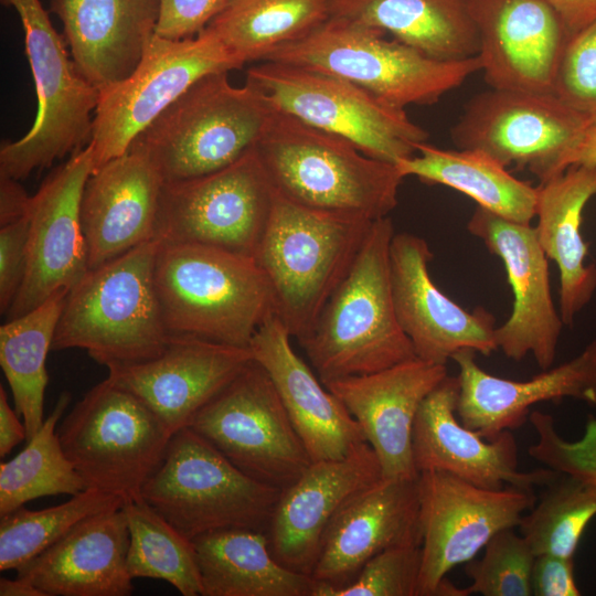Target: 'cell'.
<instances>
[{
  "label": "cell",
  "mask_w": 596,
  "mask_h": 596,
  "mask_svg": "<svg viewBox=\"0 0 596 596\" xmlns=\"http://www.w3.org/2000/svg\"><path fill=\"white\" fill-rule=\"evenodd\" d=\"M94 170L87 145L72 153L31 196L28 267L7 320L70 290L89 270L79 207L84 185Z\"/></svg>",
  "instance_id": "obj_18"
},
{
  "label": "cell",
  "mask_w": 596,
  "mask_h": 596,
  "mask_svg": "<svg viewBox=\"0 0 596 596\" xmlns=\"http://www.w3.org/2000/svg\"><path fill=\"white\" fill-rule=\"evenodd\" d=\"M535 555L521 534L509 528L494 534L480 560L466 563L467 590L483 596H531Z\"/></svg>",
  "instance_id": "obj_41"
},
{
  "label": "cell",
  "mask_w": 596,
  "mask_h": 596,
  "mask_svg": "<svg viewBox=\"0 0 596 596\" xmlns=\"http://www.w3.org/2000/svg\"><path fill=\"white\" fill-rule=\"evenodd\" d=\"M373 222L308 209L275 191L254 258L270 285L276 317L298 342L315 328Z\"/></svg>",
  "instance_id": "obj_5"
},
{
  "label": "cell",
  "mask_w": 596,
  "mask_h": 596,
  "mask_svg": "<svg viewBox=\"0 0 596 596\" xmlns=\"http://www.w3.org/2000/svg\"><path fill=\"white\" fill-rule=\"evenodd\" d=\"M125 499L87 488L61 504L42 510L24 505L1 517L0 570H18L49 549L83 520L118 509Z\"/></svg>",
  "instance_id": "obj_39"
},
{
  "label": "cell",
  "mask_w": 596,
  "mask_h": 596,
  "mask_svg": "<svg viewBox=\"0 0 596 596\" xmlns=\"http://www.w3.org/2000/svg\"><path fill=\"white\" fill-rule=\"evenodd\" d=\"M163 183L150 160L135 150L91 173L79 207L89 269L155 240Z\"/></svg>",
  "instance_id": "obj_27"
},
{
  "label": "cell",
  "mask_w": 596,
  "mask_h": 596,
  "mask_svg": "<svg viewBox=\"0 0 596 596\" xmlns=\"http://www.w3.org/2000/svg\"><path fill=\"white\" fill-rule=\"evenodd\" d=\"M129 528L127 567L134 578L162 579L183 596H202L192 540L141 498L125 500Z\"/></svg>",
  "instance_id": "obj_38"
},
{
  "label": "cell",
  "mask_w": 596,
  "mask_h": 596,
  "mask_svg": "<svg viewBox=\"0 0 596 596\" xmlns=\"http://www.w3.org/2000/svg\"><path fill=\"white\" fill-rule=\"evenodd\" d=\"M385 32L329 17L306 36L273 51L276 61L343 77L389 104L432 105L481 71L480 57L437 60Z\"/></svg>",
  "instance_id": "obj_7"
},
{
  "label": "cell",
  "mask_w": 596,
  "mask_h": 596,
  "mask_svg": "<svg viewBox=\"0 0 596 596\" xmlns=\"http://www.w3.org/2000/svg\"><path fill=\"white\" fill-rule=\"evenodd\" d=\"M153 281L171 336L248 348L258 328L276 316L270 285L254 257L159 243Z\"/></svg>",
  "instance_id": "obj_3"
},
{
  "label": "cell",
  "mask_w": 596,
  "mask_h": 596,
  "mask_svg": "<svg viewBox=\"0 0 596 596\" xmlns=\"http://www.w3.org/2000/svg\"><path fill=\"white\" fill-rule=\"evenodd\" d=\"M128 547L121 507L83 520L17 573L45 596H128Z\"/></svg>",
  "instance_id": "obj_29"
},
{
  "label": "cell",
  "mask_w": 596,
  "mask_h": 596,
  "mask_svg": "<svg viewBox=\"0 0 596 596\" xmlns=\"http://www.w3.org/2000/svg\"><path fill=\"white\" fill-rule=\"evenodd\" d=\"M21 21L38 111L31 129L0 149V175L17 180L87 146L99 89L76 68L40 0H1Z\"/></svg>",
  "instance_id": "obj_9"
},
{
  "label": "cell",
  "mask_w": 596,
  "mask_h": 596,
  "mask_svg": "<svg viewBox=\"0 0 596 596\" xmlns=\"http://www.w3.org/2000/svg\"><path fill=\"white\" fill-rule=\"evenodd\" d=\"M78 72L99 91L129 76L156 34L160 0H51Z\"/></svg>",
  "instance_id": "obj_30"
},
{
  "label": "cell",
  "mask_w": 596,
  "mask_h": 596,
  "mask_svg": "<svg viewBox=\"0 0 596 596\" xmlns=\"http://www.w3.org/2000/svg\"><path fill=\"white\" fill-rule=\"evenodd\" d=\"M290 339L273 316L258 328L248 348L270 376L311 460L341 459L366 441L362 428L296 353Z\"/></svg>",
  "instance_id": "obj_28"
},
{
  "label": "cell",
  "mask_w": 596,
  "mask_h": 596,
  "mask_svg": "<svg viewBox=\"0 0 596 596\" xmlns=\"http://www.w3.org/2000/svg\"><path fill=\"white\" fill-rule=\"evenodd\" d=\"M246 84L260 91L272 106L300 121L355 145L369 157L395 163L414 156L428 132L405 108L324 72L260 61L246 71Z\"/></svg>",
  "instance_id": "obj_10"
},
{
  "label": "cell",
  "mask_w": 596,
  "mask_h": 596,
  "mask_svg": "<svg viewBox=\"0 0 596 596\" xmlns=\"http://www.w3.org/2000/svg\"><path fill=\"white\" fill-rule=\"evenodd\" d=\"M7 397L3 386H0V457L7 456L18 444L26 440L24 423L19 421Z\"/></svg>",
  "instance_id": "obj_49"
},
{
  "label": "cell",
  "mask_w": 596,
  "mask_h": 596,
  "mask_svg": "<svg viewBox=\"0 0 596 596\" xmlns=\"http://www.w3.org/2000/svg\"><path fill=\"white\" fill-rule=\"evenodd\" d=\"M394 234L389 216L372 223L315 328L299 341L323 384L416 358L393 302L390 248Z\"/></svg>",
  "instance_id": "obj_2"
},
{
  "label": "cell",
  "mask_w": 596,
  "mask_h": 596,
  "mask_svg": "<svg viewBox=\"0 0 596 596\" xmlns=\"http://www.w3.org/2000/svg\"><path fill=\"white\" fill-rule=\"evenodd\" d=\"M538 241L560 272V315L572 327L596 291V265H586L581 228L587 202L596 195V167L572 166L536 188Z\"/></svg>",
  "instance_id": "obj_31"
},
{
  "label": "cell",
  "mask_w": 596,
  "mask_h": 596,
  "mask_svg": "<svg viewBox=\"0 0 596 596\" xmlns=\"http://www.w3.org/2000/svg\"><path fill=\"white\" fill-rule=\"evenodd\" d=\"M595 120L554 93L491 87L467 102L450 136L458 149L481 150L543 183L567 169L568 155Z\"/></svg>",
  "instance_id": "obj_13"
},
{
  "label": "cell",
  "mask_w": 596,
  "mask_h": 596,
  "mask_svg": "<svg viewBox=\"0 0 596 596\" xmlns=\"http://www.w3.org/2000/svg\"><path fill=\"white\" fill-rule=\"evenodd\" d=\"M255 149L275 191L301 206L376 221L397 205L394 163L279 110Z\"/></svg>",
  "instance_id": "obj_1"
},
{
  "label": "cell",
  "mask_w": 596,
  "mask_h": 596,
  "mask_svg": "<svg viewBox=\"0 0 596 596\" xmlns=\"http://www.w3.org/2000/svg\"><path fill=\"white\" fill-rule=\"evenodd\" d=\"M528 419L538 439L529 455L546 468L574 477L596 488V418L589 416L584 436L577 441H566L556 432L550 414L533 411Z\"/></svg>",
  "instance_id": "obj_43"
},
{
  "label": "cell",
  "mask_w": 596,
  "mask_h": 596,
  "mask_svg": "<svg viewBox=\"0 0 596 596\" xmlns=\"http://www.w3.org/2000/svg\"><path fill=\"white\" fill-rule=\"evenodd\" d=\"M202 596H312L315 579L273 555L266 532L228 529L192 540Z\"/></svg>",
  "instance_id": "obj_33"
},
{
  "label": "cell",
  "mask_w": 596,
  "mask_h": 596,
  "mask_svg": "<svg viewBox=\"0 0 596 596\" xmlns=\"http://www.w3.org/2000/svg\"><path fill=\"white\" fill-rule=\"evenodd\" d=\"M252 360L249 348L172 336L160 355L109 369L108 377L139 397L175 433L188 427Z\"/></svg>",
  "instance_id": "obj_23"
},
{
  "label": "cell",
  "mask_w": 596,
  "mask_h": 596,
  "mask_svg": "<svg viewBox=\"0 0 596 596\" xmlns=\"http://www.w3.org/2000/svg\"><path fill=\"white\" fill-rule=\"evenodd\" d=\"M0 596H45L29 581L17 576L15 579L0 578Z\"/></svg>",
  "instance_id": "obj_52"
},
{
  "label": "cell",
  "mask_w": 596,
  "mask_h": 596,
  "mask_svg": "<svg viewBox=\"0 0 596 596\" xmlns=\"http://www.w3.org/2000/svg\"><path fill=\"white\" fill-rule=\"evenodd\" d=\"M421 566V545L394 546L371 557L347 584L315 581L312 596H417Z\"/></svg>",
  "instance_id": "obj_42"
},
{
  "label": "cell",
  "mask_w": 596,
  "mask_h": 596,
  "mask_svg": "<svg viewBox=\"0 0 596 596\" xmlns=\"http://www.w3.org/2000/svg\"><path fill=\"white\" fill-rule=\"evenodd\" d=\"M432 258L423 237L394 234L390 248L393 302L416 358L446 365L460 350L483 355L498 350L493 315L482 307L467 311L446 296L429 275Z\"/></svg>",
  "instance_id": "obj_19"
},
{
  "label": "cell",
  "mask_w": 596,
  "mask_h": 596,
  "mask_svg": "<svg viewBox=\"0 0 596 596\" xmlns=\"http://www.w3.org/2000/svg\"><path fill=\"white\" fill-rule=\"evenodd\" d=\"M560 14L570 36L596 20V0H547Z\"/></svg>",
  "instance_id": "obj_50"
},
{
  "label": "cell",
  "mask_w": 596,
  "mask_h": 596,
  "mask_svg": "<svg viewBox=\"0 0 596 596\" xmlns=\"http://www.w3.org/2000/svg\"><path fill=\"white\" fill-rule=\"evenodd\" d=\"M532 595L578 596L574 574V558L555 555H538L531 574Z\"/></svg>",
  "instance_id": "obj_47"
},
{
  "label": "cell",
  "mask_w": 596,
  "mask_h": 596,
  "mask_svg": "<svg viewBox=\"0 0 596 596\" xmlns=\"http://www.w3.org/2000/svg\"><path fill=\"white\" fill-rule=\"evenodd\" d=\"M553 93L567 106L596 119V20L568 38Z\"/></svg>",
  "instance_id": "obj_44"
},
{
  "label": "cell",
  "mask_w": 596,
  "mask_h": 596,
  "mask_svg": "<svg viewBox=\"0 0 596 596\" xmlns=\"http://www.w3.org/2000/svg\"><path fill=\"white\" fill-rule=\"evenodd\" d=\"M472 350L451 358L459 369L456 414L468 428L488 440L524 424L536 403L565 397L596 407V339L575 358L526 381L492 375L476 362Z\"/></svg>",
  "instance_id": "obj_26"
},
{
  "label": "cell",
  "mask_w": 596,
  "mask_h": 596,
  "mask_svg": "<svg viewBox=\"0 0 596 596\" xmlns=\"http://www.w3.org/2000/svg\"><path fill=\"white\" fill-rule=\"evenodd\" d=\"M253 479L280 490L312 462L266 370L252 360L189 426Z\"/></svg>",
  "instance_id": "obj_14"
},
{
  "label": "cell",
  "mask_w": 596,
  "mask_h": 596,
  "mask_svg": "<svg viewBox=\"0 0 596 596\" xmlns=\"http://www.w3.org/2000/svg\"><path fill=\"white\" fill-rule=\"evenodd\" d=\"M231 0H160L156 34L183 40L201 33Z\"/></svg>",
  "instance_id": "obj_46"
},
{
  "label": "cell",
  "mask_w": 596,
  "mask_h": 596,
  "mask_svg": "<svg viewBox=\"0 0 596 596\" xmlns=\"http://www.w3.org/2000/svg\"><path fill=\"white\" fill-rule=\"evenodd\" d=\"M394 164L403 178L451 188L507 220L531 224L535 217L536 188L481 150H446L423 142L414 156Z\"/></svg>",
  "instance_id": "obj_34"
},
{
  "label": "cell",
  "mask_w": 596,
  "mask_h": 596,
  "mask_svg": "<svg viewBox=\"0 0 596 596\" xmlns=\"http://www.w3.org/2000/svg\"><path fill=\"white\" fill-rule=\"evenodd\" d=\"M492 88L553 93L570 34L547 0H469Z\"/></svg>",
  "instance_id": "obj_21"
},
{
  "label": "cell",
  "mask_w": 596,
  "mask_h": 596,
  "mask_svg": "<svg viewBox=\"0 0 596 596\" xmlns=\"http://www.w3.org/2000/svg\"><path fill=\"white\" fill-rule=\"evenodd\" d=\"M29 214L0 226V310L6 315L24 280L28 267Z\"/></svg>",
  "instance_id": "obj_45"
},
{
  "label": "cell",
  "mask_w": 596,
  "mask_h": 596,
  "mask_svg": "<svg viewBox=\"0 0 596 596\" xmlns=\"http://www.w3.org/2000/svg\"><path fill=\"white\" fill-rule=\"evenodd\" d=\"M281 490L238 469L190 427L171 436L141 497L190 540L214 531L267 532Z\"/></svg>",
  "instance_id": "obj_8"
},
{
  "label": "cell",
  "mask_w": 596,
  "mask_h": 596,
  "mask_svg": "<svg viewBox=\"0 0 596 596\" xmlns=\"http://www.w3.org/2000/svg\"><path fill=\"white\" fill-rule=\"evenodd\" d=\"M57 434L88 488L141 498L173 435L162 419L108 376L65 416Z\"/></svg>",
  "instance_id": "obj_11"
},
{
  "label": "cell",
  "mask_w": 596,
  "mask_h": 596,
  "mask_svg": "<svg viewBox=\"0 0 596 596\" xmlns=\"http://www.w3.org/2000/svg\"><path fill=\"white\" fill-rule=\"evenodd\" d=\"M227 74L196 81L128 150L146 156L164 182H175L221 170L254 149L275 108L257 88L232 85Z\"/></svg>",
  "instance_id": "obj_6"
},
{
  "label": "cell",
  "mask_w": 596,
  "mask_h": 596,
  "mask_svg": "<svg viewBox=\"0 0 596 596\" xmlns=\"http://www.w3.org/2000/svg\"><path fill=\"white\" fill-rule=\"evenodd\" d=\"M68 291H60L0 327V365L22 417L26 441L40 429L49 382L46 356Z\"/></svg>",
  "instance_id": "obj_35"
},
{
  "label": "cell",
  "mask_w": 596,
  "mask_h": 596,
  "mask_svg": "<svg viewBox=\"0 0 596 596\" xmlns=\"http://www.w3.org/2000/svg\"><path fill=\"white\" fill-rule=\"evenodd\" d=\"M467 230L501 259L512 289V311L494 330L498 349L513 361L531 353L542 370L550 369L564 323L552 299L549 258L535 228L477 205Z\"/></svg>",
  "instance_id": "obj_17"
},
{
  "label": "cell",
  "mask_w": 596,
  "mask_h": 596,
  "mask_svg": "<svg viewBox=\"0 0 596 596\" xmlns=\"http://www.w3.org/2000/svg\"><path fill=\"white\" fill-rule=\"evenodd\" d=\"M19 181L0 175V226L29 214L31 196Z\"/></svg>",
  "instance_id": "obj_48"
},
{
  "label": "cell",
  "mask_w": 596,
  "mask_h": 596,
  "mask_svg": "<svg viewBox=\"0 0 596 596\" xmlns=\"http://www.w3.org/2000/svg\"><path fill=\"white\" fill-rule=\"evenodd\" d=\"M422 566L417 596H438L446 574L473 560L499 531L517 528L533 489H488L443 471L418 475Z\"/></svg>",
  "instance_id": "obj_16"
},
{
  "label": "cell",
  "mask_w": 596,
  "mask_h": 596,
  "mask_svg": "<svg viewBox=\"0 0 596 596\" xmlns=\"http://www.w3.org/2000/svg\"><path fill=\"white\" fill-rule=\"evenodd\" d=\"M329 17L359 22L445 61L479 54L469 0H326Z\"/></svg>",
  "instance_id": "obj_32"
},
{
  "label": "cell",
  "mask_w": 596,
  "mask_h": 596,
  "mask_svg": "<svg viewBox=\"0 0 596 596\" xmlns=\"http://www.w3.org/2000/svg\"><path fill=\"white\" fill-rule=\"evenodd\" d=\"M159 242L89 269L65 296L52 351L83 349L108 370L160 355L171 341L153 281Z\"/></svg>",
  "instance_id": "obj_4"
},
{
  "label": "cell",
  "mask_w": 596,
  "mask_h": 596,
  "mask_svg": "<svg viewBox=\"0 0 596 596\" xmlns=\"http://www.w3.org/2000/svg\"><path fill=\"white\" fill-rule=\"evenodd\" d=\"M243 65L209 28L183 40L155 34L131 74L99 91L88 143L94 170L127 152L135 138L196 81Z\"/></svg>",
  "instance_id": "obj_12"
},
{
  "label": "cell",
  "mask_w": 596,
  "mask_h": 596,
  "mask_svg": "<svg viewBox=\"0 0 596 596\" xmlns=\"http://www.w3.org/2000/svg\"><path fill=\"white\" fill-rule=\"evenodd\" d=\"M572 166L596 167V120L589 125L568 155L566 168Z\"/></svg>",
  "instance_id": "obj_51"
},
{
  "label": "cell",
  "mask_w": 596,
  "mask_h": 596,
  "mask_svg": "<svg viewBox=\"0 0 596 596\" xmlns=\"http://www.w3.org/2000/svg\"><path fill=\"white\" fill-rule=\"evenodd\" d=\"M71 402L63 392L40 429L14 458L0 465V517L46 496H75L87 483L67 458L57 424Z\"/></svg>",
  "instance_id": "obj_37"
},
{
  "label": "cell",
  "mask_w": 596,
  "mask_h": 596,
  "mask_svg": "<svg viewBox=\"0 0 596 596\" xmlns=\"http://www.w3.org/2000/svg\"><path fill=\"white\" fill-rule=\"evenodd\" d=\"M459 383L447 375L422 402L412 432V455L418 475L443 471L488 489L505 486L533 489L558 472L518 469V447L511 430L488 440L466 427L456 414Z\"/></svg>",
  "instance_id": "obj_20"
},
{
  "label": "cell",
  "mask_w": 596,
  "mask_h": 596,
  "mask_svg": "<svg viewBox=\"0 0 596 596\" xmlns=\"http://www.w3.org/2000/svg\"><path fill=\"white\" fill-rule=\"evenodd\" d=\"M381 478L379 458L366 441L341 459L312 461L281 490L266 532L273 555L284 566L311 576L334 514Z\"/></svg>",
  "instance_id": "obj_25"
},
{
  "label": "cell",
  "mask_w": 596,
  "mask_h": 596,
  "mask_svg": "<svg viewBox=\"0 0 596 596\" xmlns=\"http://www.w3.org/2000/svg\"><path fill=\"white\" fill-rule=\"evenodd\" d=\"M328 18L326 0H231L206 28L245 65L264 61Z\"/></svg>",
  "instance_id": "obj_36"
},
{
  "label": "cell",
  "mask_w": 596,
  "mask_h": 596,
  "mask_svg": "<svg viewBox=\"0 0 596 596\" xmlns=\"http://www.w3.org/2000/svg\"><path fill=\"white\" fill-rule=\"evenodd\" d=\"M448 375L447 366L414 358L384 370L333 380L324 386L359 423L383 478H416L412 432L425 397Z\"/></svg>",
  "instance_id": "obj_24"
},
{
  "label": "cell",
  "mask_w": 596,
  "mask_h": 596,
  "mask_svg": "<svg viewBox=\"0 0 596 596\" xmlns=\"http://www.w3.org/2000/svg\"><path fill=\"white\" fill-rule=\"evenodd\" d=\"M409 544L422 545L418 477H382L334 514L311 577L333 586L347 584L377 553Z\"/></svg>",
  "instance_id": "obj_22"
},
{
  "label": "cell",
  "mask_w": 596,
  "mask_h": 596,
  "mask_svg": "<svg viewBox=\"0 0 596 596\" xmlns=\"http://www.w3.org/2000/svg\"><path fill=\"white\" fill-rule=\"evenodd\" d=\"M518 525L534 555L574 558L588 523L596 515V488L558 473Z\"/></svg>",
  "instance_id": "obj_40"
},
{
  "label": "cell",
  "mask_w": 596,
  "mask_h": 596,
  "mask_svg": "<svg viewBox=\"0 0 596 596\" xmlns=\"http://www.w3.org/2000/svg\"><path fill=\"white\" fill-rule=\"evenodd\" d=\"M273 188L256 152L215 172L164 182L155 240L200 244L254 257L266 228Z\"/></svg>",
  "instance_id": "obj_15"
}]
</instances>
